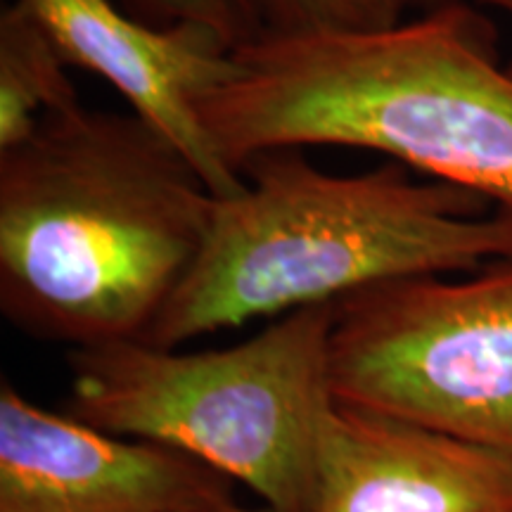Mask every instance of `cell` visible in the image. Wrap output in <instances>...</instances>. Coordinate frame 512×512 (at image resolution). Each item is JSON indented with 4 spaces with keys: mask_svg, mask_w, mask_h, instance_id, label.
Returning a JSON list of instances; mask_svg holds the SVG:
<instances>
[{
    "mask_svg": "<svg viewBox=\"0 0 512 512\" xmlns=\"http://www.w3.org/2000/svg\"><path fill=\"white\" fill-rule=\"evenodd\" d=\"M216 195L136 114L72 105L0 152V309L72 349L145 339L195 264Z\"/></svg>",
    "mask_w": 512,
    "mask_h": 512,
    "instance_id": "cell-1",
    "label": "cell"
},
{
    "mask_svg": "<svg viewBox=\"0 0 512 512\" xmlns=\"http://www.w3.org/2000/svg\"><path fill=\"white\" fill-rule=\"evenodd\" d=\"M200 114L238 174L259 152L358 147L512 216V72L475 0L368 34H264Z\"/></svg>",
    "mask_w": 512,
    "mask_h": 512,
    "instance_id": "cell-2",
    "label": "cell"
},
{
    "mask_svg": "<svg viewBox=\"0 0 512 512\" xmlns=\"http://www.w3.org/2000/svg\"><path fill=\"white\" fill-rule=\"evenodd\" d=\"M242 174L245 190L214 200L200 254L143 342L178 349L254 318L512 256V216L396 164L337 176L287 147L259 152Z\"/></svg>",
    "mask_w": 512,
    "mask_h": 512,
    "instance_id": "cell-3",
    "label": "cell"
},
{
    "mask_svg": "<svg viewBox=\"0 0 512 512\" xmlns=\"http://www.w3.org/2000/svg\"><path fill=\"white\" fill-rule=\"evenodd\" d=\"M335 304L273 318L245 342L178 351L143 339L69 351V413L166 444L242 482L271 512H311Z\"/></svg>",
    "mask_w": 512,
    "mask_h": 512,
    "instance_id": "cell-4",
    "label": "cell"
},
{
    "mask_svg": "<svg viewBox=\"0 0 512 512\" xmlns=\"http://www.w3.org/2000/svg\"><path fill=\"white\" fill-rule=\"evenodd\" d=\"M330 392L512 458V256L337 302Z\"/></svg>",
    "mask_w": 512,
    "mask_h": 512,
    "instance_id": "cell-5",
    "label": "cell"
},
{
    "mask_svg": "<svg viewBox=\"0 0 512 512\" xmlns=\"http://www.w3.org/2000/svg\"><path fill=\"white\" fill-rule=\"evenodd\" d=\"M233 479L185 451L57 415L0 384V512H214Z\"/></svg>",
    "mask_w": 512,
    "mask_h": 512,
    "instance_id": "cell-6",
    "label": "cell"
},
{
    "mask_svg": "<svg viewBox=\"0 0 512 512\" xmlns=\"http://www.w3.org/2000/svg\"><path fill=\"white\" fill-rule=\"evenodd\" d=\"M41 19L69 67L98 74L133 114L190 159L216 197L245 190L219 155L200 107L235 72V48L197 24L143 22L112 0H19Z\"/></svg>",
    "mask_w": 512,
    "mask_h": 512,
    "instance_id": "cell-7",
    "label": "cell"
},
{
    "mask_svg": "<svg viewBox=\"0 0 512 512\" xmlns=\"http://www.w3.org/2000/svg\"><path fill=\"white\" fill-rule=\"evenodd\" d=\"M311 512H512V458L335 401Z\"/></svg>",
    "mask_w": 512,
    "mask_h": 512,
    "instance_id": "cell-8",
    "label": "cell"
},
{
    "mask_svg": "<svg viewBox=\"0 0 512 512\" xmlns=\"http://www.w3.org/2000/svg\"><path fill=\"white\" fill-rule=\"evenodd\" d=\"M69 62L19 0L0 10V152L34 136L46 114L79 105Z\"/></svg>",
    "mask_w": 512,
    "mask_h": 512,
    "instance_id": "cell-9",
    "label": "cell"
},
{
    "mask_svg": "<svg viewBox=\"0 0 512 512\" xmlns=\"http://www.w3.org/2000/svg\"><path fill=\"white\" fill-rule=\"evenodd\" d=\"M266 34H368L401 24L420 0H261Z\"/></svg>",
    "mask_w": 512,
    "mask_h": 512,
    "instance_id": "cell-10",
    "label": "cell"
},
{
    "mask_svg": "<svg viewBox=\"0 0 512 512\" xmlns=\"http://www.w3.org/2000/svg\"><path fill=\"white\" fill-rule=\"evenodd\" d=\"M126 12L157 27L197 24L240 50L266 34L261 0H121Z\"/></svg>",
    "mask_w": 512,
    "mask_h": 512,
    "instance_id": "cell-11",
    "label": "cell"
},
{
    "mask_svg": "<svg viewBox=\"0 0 512 512\" xmlns=\"http://www.w3.org/2000/svg\"><path fill=\"white\" fill-rule=\"evenodd\" d=\"M477 5H482V8H491L496 12H503L505 17L512 19V0H475ZM508 69L512 72V62L508 64Z\"/></svg>",
    "mask_w": 512,
    "mask_h": 512,
    "instance_id": "cell-12",
    "label": "cell"
},
{
    "mask_svg": "<svg viewBox=\"0 0 512 512\" xmlns=\"http://www.w3.org/2000/svg\"><path fill=\"white\" fill-rule=\"evenodd\" d=\"M446 3H458V0H420V10L439 8V5H446Z\"/></svg>",
    "mask_w": 512,
    "mask_h": 512,
    "instance_id": "cell-13",
    "label": "cell"
},
{
    "mask_svg": "<svg viewBox=\"0 0 512 512\" xmlns=\"http://www.w3.org/2000/svg\"><path fill=\"white\" fill-rule=\"evenodd\" d=\"M214 512H247V510H242L238 503H230V505H226V508H221V510H214Z\"/></svg>",
    "mask_w": 512,
    "mask_h": 512,
    "instance_id": "cell-14",
    "label": "cell"
}]
</instances>
